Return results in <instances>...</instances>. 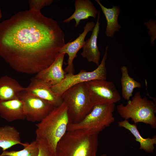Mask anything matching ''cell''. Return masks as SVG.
Wrapping results in <instances>:
<instances>
[{
    "instance_id": "1",
    "label": "cell",
    "mask_w": 156,
    "mask_h": 156,
    "mask_svg": "<svg viewBox=\"0 0 156 156\" xmlns=\"http://www.w3.org/2000/svg\"><path fill=\"white\" fill-rule=\"evenodd\" d=\"M65 36L58 22L40 11H20L0 23V56L17 72L37 74L59 55Z\"/></svg>"
},
{
    "instance_id": "2",
    "label": "cell",
    "mask_w": 156,
    "mask_h": 156,
    "mask_svg": "<svg viewBox=\"0 0 156 156\" xmlns=\"http://www.w3.org/2000/svg\"><path fill=\"white\" fill-rule=\"evenodd\" d=\"M98 135L83 129L67 131L58 143L55 156H97Z\"/></svg>"
},
{
    "instance_id": "3",
    "label": "cell",
    "mask_w": 156,
    "mask_h": 156,
    "mask_svg": "<svg viewBox=\"0 0 156 156\" xmlns=\"http://www.w3.org/2000/svg\"><path fill=\"white\" fill-rule=\"evenodd\" d=\"M69 119L66 105L63 102L36 124V139L45 140L55 153L57 145L67 131Z\"/></svg>"
},
{
    "instance_id": "4",
    "label": "cell",
    "mask_w": 156,
    "mask_h": 156,
    "mask_svg": "<svg viewBox=\"0 0 156 156\" xmlns=\"http://www.w3.org/2000/svg\"><path fill=\"white\" fill-rule=\"evenodd\" d=\"M116 109L120 115L125 120L131 118L135 124L142 122L156 129V103L146 96L142 97L140 92H136L126 105L121 103L117 106Z\"/></svg>"
},
{
    "instance_id": "5",
    "label": "cell",
    "mask_w": 156,
    "mask_h": 156,
    "mask_svg": "<svg viewBox=\"0 0 156 156\" xmlns=\"http://www.w3.org/2000/svg\"><path fill=\"white\" fill-rule=\"evenodd\" d=\"M61 97L67 107L69 124L80 121L94 106L85 82L72 86L65 91Z\"/></svg>"
},
{
    "instance_id": "6",
    "label": "cell",
    "mask_w": 156,
    "mask_h": 156,
    "mask_svg": "<svg viewBox=\"0 0 156 156\" xmlns=\"http://www.w3.org/2000/svg\"><path fill=\"white\" fill-rule=\"evenodd\" d=\"M115 107L114 103L95 105L80 121L69 124L67 131L83 129L98 135L114 122Z\"/></svg>"
},
{
    "instance_id": "7",
    "label": "cell",
    "mask_w": 156,
    "mask_h": 156,
    "mask_svg": "<svg viewBox=\"0 0 156 156\" xmlns=\"http://www.w3.org/2000/svg\"><path fill=\"white\" fill-rule=\"evenodd\" d=\"M108 48V45L106 47L105 53L101 62L95 69L90 72L81 70L76 74H66L64 78L61 81L51 87L53 92L61 97L65 91L76 84L94 80H106L107 73L105 64Z\"/></svg>"
},
{
    "instance_id": "8",
    "label": "cell",
    "mask_w": 156,
    "mask_h": 156,
    "mask_svg": "<svg viewBox=\"0 0 156 156\" xmlns=\"http://www.w3.org/2000/svg\"><path fill=\"white\" fill-rule=\"evenodd\" d=\"M92 103L97 105L115 103L121 97L114 84L106 80H94L85 82Z\"/></svg>"
},
{
    "instance_id": "9",
    "label": "cell",
    "mask_w": 156,
    "mask_h": 156,
    "mask_svg": "<svg viewBox=\"0 0 156 156\" xmlns=\"http://www.w3.org/2000/svg\"><path fill=\"white\" fill-rule=\"evenodd\" d=\"M19 99L23 103V111L26 119L32 122H40L55 107L48 101L25 90L20 93Z\"/></svg>"
},
{
    "instance_id": "10",
    "label": "cell",
    "mask_w": 156,
    "mask_h": 156,
    "mask_svg": "<svg viewBox=\"0 0 156 156\" xmlns=\"http://www.w3.org/2000/svg\"><path fill=\"white\" fill-rule=\"evenodd\" d=\"M95 25L93 21L87 22L83 28L84 30L75 40L65 44L61 49L60 54H67L68 55L67 66L64 70L66 74L74 73L75 69L73 61L78 51L83 48L85 43V38L88 32L92 31Z\"/></svg>"
},
{
    "instance_id": "11",
    "label": "cell",
    "mask_w": 156,
    "mask_h": 156,
    "mask_svg": "<svg viewBox=\"0 0 156 156\" xmlns=\"http://www.w3.org/2000/svg\"><path fill=\"white\" fill-rule=\"evenodd\" d=\"M51 87L48 83L35 77L31 79L30 83L26 87L25 91L48 101L55 107L60 105L63 101L61 97L53 92Z\"/></svg>"
},
{
    "instance_id": "12",
    "label": "cell",
    "mask_w": 156,
    "mask_h": 156,
    "mask_svg": "<svg viewBox=\"0 0 156 156\" xmlns=\"http://www.w3.org/2000/svg\"><path fill=\"white\" fill-rule=\"evenodd\" d=\"M65 54H60L52 64L36 74L35 77L52 86L58 84L64 79L66 74L63 68Z\"/></svg>"
},
{
    "instance_id": "13",
    "label": "cell",
    "mask_w": 156,
    "mask_h": 156,
    "mask_svg": "<svg viewBox=\"0 0 156 156\" xmlns=\"http://www.w3.org/2000/svg\"><path fill=\"white\" fill-rule=\"evenodd\" d=\"M100 11H98L97 20L90 38L85 41L81 55L89 62H92L97 66L99 64L101 53L97 46V39L100 30Z\"/></svg>"
},
{
    "instance_id": "14",
    "label": "cell",
    "mask_w": 156,
    "mask_h": 156,
    "mask_svg": "<svg viewBox=\"0 0 156 156\" xmlns=\"http://www.w3.org/2000/svg\"><path fill=\"white\" fill-rule=\"evenodd\" d=\"M74 6V12L70 16L64 20L63 23H69L74 20L75 22V27H77L81 20L87 19L90 17L96 18L98 11L90 0H76Z\"/></svg>"
},
{
    "instance_id": "15",
    "label": "cell",
    "mask_w": 156,
    "mask_h": 156,
    "mask_svg": "<svg viewBox=\"0 0 156 156\" xmlns=\"http://www.w3.org/2000/svg\"><path fill=\"white\" fill-rule=\"evenodd\" d=\"M23 103L20 99L0 101V116L8 122L24 120Z\"/></svg>"
},
{
    "instance_id": "16",
    "label": "cell",
    "mask_w": 156,
    "mask_h": 156,
    "mask_svg": "<svg viewBox=\"0 0 156 156\" xmlns=\"http://www.w3.org/2000/svg\"><path fill=\"white\" fill-rule=\"evenodd\" d=\"M25 89L14 79L2 76L0 77V101L19 99L20 93Z\"/></svg>"
},
{
    "instance_id": "17",
    "label": "cell",
    "mask_w": 156,
    "mask_h": 156,
    "mask_svg": "<svg viewBox=\"0 0 156 156\" xmlns=\"http://www.w3.org/2000/svg\"><path fill=\"white\" fill-rule=\"evenodd\" d=\"M95 1L100 7L105 18L107 26L105 34L107 37L113 38L115 32H118L121 28L118 21V17L121 12L120 9L116 5L107 8L103 5L99 0Z\"/></svg>"
},
{
    "instance_id": "18",
    "label": "cell",
    "mask_w": 156,
    "mask_h": 156,
    "mask_svg": "<svg viewBox=\"0 0 156 156\" xmlns=\"http://www.w3.org/2000/svg\"><path fill=\"white\" fill-rule=\"evenodd\" d=\"M118 126L128 130L135 138L136 141L140 144L139 150H143L148 153H153L156 144V136L153 138H144L140 135L136 124L130 123L128 120H125L118 122Z\"/></svg>"
},
{
    "instance_id": "19",
    "label": "cell",
    "mask_w": 156,
    "mask_h": 156,
    "mask_svg": "<svg viewBox=\"0 0 156 156\" xmlns=\"http://www.w3.org/2000/svg\"><path fill=\"white\" fill-rule=\"evenodd\" d=\"M20 133L14 127L6 125L0 127V148L3 151L17 144L23 145Z\"/></svg>"
},
{
    "instance_id": "20",
    "label": "cell",
    "mask_w": 156,
    "mask_h": 156,
    "mask_svg": "<svg viewBox=\"0 0 156 156\" xmlns=\"http://www.w3.org/2000/svg\"><path fill=\"white\" fill-rule=\"evenodd\" d=\"M120 70L122 74L120 79L122 95L124 99L128 101L133 96L134 89L141 88V84L129 75L128 68L126 66H122Z\"/></svg>"
},
{
    "instance_id": "21",
    "label": "cell",
    "mask_w": 156,
    "mask_h": 156,
    "mask_svg": "<svg viewBox=\"0 0 156 156\" xmlns=\"http://www.w3.org/2000/svg\"><path fill=\"white\" fill-rule=\"evenodd\" d=\"M24 148L18 151H3L0 156H37L39 151L38 141L36 140L30 143H24Z\"/></svg>"
},
{
    "instance_id": "22",
    "label": "cell",
    "mask_w": 156,
    "mask_h": 156,
    "mask_svg": "<svg viewBox=\"0 0 156 156\" xmlns=\"http://www.w3.org/2000/svg\"><path fill=\"white\" fill-rule=\"evenodd\" d=\"M38 142V153L37 156H55V153L42 139H36Z\"/></svg>"
},
{
    "instance_id": "23",
    "label": "cell",
    "mask_w": 156,
    "mask_h": 156,
    "mask_svg": "<svg viewBox=\"0 0 156 156\" xmlns=\"http://www.w3.org/2000/svg\"><path fill=\"white\" fill-rule=\"evenodd\" d=\"M53 0H29L28 3L30 9L36 11H40L45 7L50 5Z\"/></svg>"
},
{
    "instance_id": "24",
    "label": "cell",
    "mask_w": 156,
    "mask_h": 156,
    "mask_svg": "<svg viewBox=\"0 0 156 156\" xmlns=\"http://www.w3.org/2000/svg\"><path fill=\"white\" fill-rule=\"evenodd\" d=\"M144 24L148 30V33L150 37L151 42L153 45L156 38V20L150 19L147 22H144Z\"/></svg>"
},
{
    "instance_id": "25",
    "label": "cell",
    "mask_w": 156,
    "mask_h": 156,
    "mask_svg": "<svg viewBox=\"0 0 156 156\" xmlns=\"http://www.w3.org/2000/svg\"><path fill=\"white\" fill-rule=\"evenodd\" d=\"M2 13L1 12V7H0V19L2 18Z\"/></svg>"
},
{
    "instance_id": "26",
    "label": "cell",
    "mask_w": 156,
    "mask_h": 156,
    "mask_svg": "<svg viewBox=\"0 0 156 156\" xmlns=\"http://www.w3.org/2000/svg\"><path fill=\"white\" fill-rule=\"evenodd\" d=\"M101 156H107V155L106 154L104 153L101 155Z\"/></svg>"
}]
</instances>
